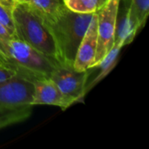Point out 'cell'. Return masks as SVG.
<instances>
[{
	"mask_svg": "<svg viewBox=\"0 0 149 149\" xmlns=\"http://www.w3.org/2000/svg\"><path fill=\"white\" fill-rule=\"evenodd\" d=\"M33 89V82L18 74L0 81V129L31 115Z\"/></svg>",
	"mask_w": 149,
	"mask_h": 149,
	"instance_id": "cell-4",
	"label": "cell"
},
{
	"mask_svg": "<svg viewBox=\"0 0 149 149\" xmlns=\"http://www.w3.org/2000/svg\"><path fill=\"white\" fill-rule=\"evenodd\" d=\"M127 13L132 22L140 29L142 28L148 16L149 0H131Z\"/></svg>",
	"mask_w": 149,
	"mask_h": 149,
	"instance_id": "cell-11",
	"label": "cell"
},
{
	"mask_svg": "<svg viewBox=\"0 0 149 149\" xmlns=\"http://www.w3.org/2000/svg\"><path fill=\"white\" fill-rule=\"evenodd\" d=\"M89 74V70L77 71L72 65H58L50 79L65 96L76 103L81 101L86 94V81Z\"/></svg>",
	"mask_w": 149,
	"mask_h": 149,
	"instance_id": "cell-6",
	"label": "cell"
},
{
	"mask_svg": "<svg viewBox=\"0 0 149 149\" xmlns=\"http://www.w3.org/2000/svg\"><path fill=\"white\" fill-rule=\"evenodd\" d=\"M120 3V0H107L97 11L98 45L92 68L103 60L114 45Z\"/></svg>",
	"mask_w": 149,
	"mask_h": 149,
	"instance_id": "cell-5",
	"label": "cell"
},
{
	"mask_svg": "<svg viewBox=\"0 0 149 149\" xmlns=\"http://www.w3.org/2000/svg\"><path fill=\"white\" fill-rule=\"evenodd\" d=\"M0 58L6 66L32 82L49 79L58 65L16 37L0 39Z\"/></svg>",
	"mask_w": 149,
	"mask_h": 149,
	"instance_id": "cell-2",
	"label": "cell"
},
{
	"mask_svg": "<svg viewBox=\"0 0 149 149\" xmlns=\"http://www.w3.org/2000/svg\"><path fill=\"white\" fill-rule=\"evenodd\" d=\"M0 23L8 30V31L15 37V29L11 11L0 3Z\"/></svg>",
	"mask_w": 149,
	"mask_h": 149,
	"instance_id": "cell-13",
	"label": "cell"
},
{
	"mask_svg": "<svg viewBox=\"0 0 149 149\" xmlns=\"http://www.w3.org/2000/svg\"><path fill=\"white\" fill-rule=\"evenodd\" d=\"M93 13H77L64 6L47 24L56 45L59 65H72L79 45L89 26Z\"/></svg>",
	"mask_w": 149,
	"mask_h": 149,
	"instance_id": "cell-1",
	"label": "cell"
},
{
	"mask_svg": "<svg viewBox=\"0 0 149 149\" xmlns=\"http://www.w3.org/2000/svg\"><path fill=\"white\" fill-rule=\"evenodd\" d=\"M10 11L15 37L59 65L53 37L44 19L26 2L15 3Z\"/></svg>",
	"mask_w": 149,
	"mask_h": 149,
	"instance_id": "cell-3",
	"label": "cell"
},
{
	"mask_svg": "<svg viewBox=\"0 0 149 149\" xmlns=\"http://www.w3.org/2000/svg\"><path fill=\"white\" fill-rule=\"evenodd\" d=\"M125 45V43L122 40H116L114 42V45L113 46V48L111 49V51L108 52V54L103 58V60L95 67H99L100 68V73L98 74V76L90 83V85L86 86V93L94 86L96 85L98 82H100L103 78H105L109 72L115 66L117 60H118V55L120 53V49Z\"/></svg>",
	"mask_w": 149,
	"mask_h": 149,
	"instance_id": "cell-9",
	"label": "cell"
},
{
	"mask_svg": "<svg viewBox=\"0 0 149 149\" xmlns=\"http://www.w3.org/2000/svg\"><path fill=\"white\" fill-rule=\"evenodd\" d=\"M27 3L44 20L54 17L65 6L63 0H29Z\"/></svg>",
	"mask_w": 149,
	"mask_h": 149,
	"instance_id": "cell-10",
	"label": "cell"
},
{
	"mask_svg": "<svg viewBox=\"0 0 149 149\" xmlns=\"http://www.w3.org/2000/svg\"><path fill=\"white\" fill-rule=\"evenodd\" d=\"M97 12H94L89 26L77 50L75 59L72 65L75 70L86 71L92 68L97 52Z\"/></svg>",
	"mask_w": 149,
	"mask_h": 149,
	"instance_id": "cell-7",
	"label": "cell"
},
{
	"mask_svg": "<svg viewBox=\"0 0 149 149\" xmlns=\"http://www.w3.org/2000/svg\"><path fill=\"white\" fill-rule=\"evenodd\" d=\"M16 74H17L16 72L13 71L12 69H10L5 65H0V81L6 80L10 78L13 77Z\"/></svg>",
	"mask_w": 149,
	"mask_h": 149,
	"instance_id": "cell-14",
	"label": "cell"
},
{
	"mask_svg": "<svg viewBox=\"0 0 149 149\" xmlns=\"http://www.w3.org/2000/svg\"><path fill=\"white\" fill-rule=\"evenodd\" d=\"M0 65H4V63H3V61L2 60V58H0ZM5 66H6V65H5ZM7 67H8V66H7ZM9 68H10V67H9Z\"/></svg>",
	"mask_w": 149,
	"mask_h": 149,
	"instance_id": "cell-17",
	"label": "cell"
},
{
	"mask_svg": "<svg viewBox=\"0 0 149 149\" xmlns=\"http://www.w3.org/2000/svg\"><path fill=\"white\" fill-rule=\"evenodd\" d=\"M14 38V36H12L8 30L0 23V39H9Z\"/></svg>",
	"mask_w": 149,
	"mask_h": 149,
	"instance_id": "cell-15",
	"label": "cell"
},
{
	"mask_svg": "<svg viewBox=\"0 0 149 149\" xmlns=\"http://www.w3.org/2000/svg\"><path fill=\"white\" fill-rule=\"evenodd\" d=\"M32 105H52L65 110L74 104L65 96L54 82L49 79H40L33 81Z\"/></svg>",
	"mask_w": 149,
	"mask_h": 149,
	"instance_id": "cell-8",
	"label": "cell"
},
{
	"mask_svg": "<svg viewBox=\"0 0 149 149\" xmlns=\"http://www.w3.org/2000/svg\"><path fill=\"white\" fill-rule=\"evenodd\" d=\"M29 0H0V3L3 4L6 8L11 10L12 6L17 3H23V2H28Z\"/></svg>",
	"mask_w": 149,
	"mask_h": 149,
	"instance_id": "cell-16",
	"label": "cell"
},
{
	"mask_svg": "<svg viewBox=\"0 0 149 149\" xmlns=\"http://www.w3.org/2000/svg\"><path fill=\"white\" fill-rule=\"evenodd\" d=\"M107 0H63L65 6L77 13L97 12Z\"/></svg>",
	"mask_w": 149,
	"mask_h": 149,
	"instance_id": "cell-12",
	"label": "cell"
}]
</instances>
